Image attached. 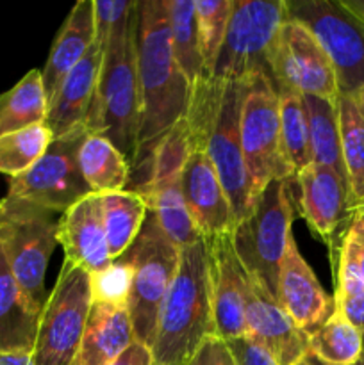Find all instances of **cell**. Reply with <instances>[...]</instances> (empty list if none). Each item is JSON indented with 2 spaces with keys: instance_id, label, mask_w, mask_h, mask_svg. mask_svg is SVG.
I'll return each mask as SVG.
<instances>
[{
  "instance_id": "cell-42",
  "label": "cell",
  "mask_w": 364,
  "mask_h": 365,
  "mask_svg": "<svg viewBox=\"0 0 364 365\" xmlns=\"http://www.w3.org/2000/svg\"><path fill=\"white\" fill-rule=\"evenodd\" d=\"M350 227L355 228L359 234L364 235V209H357L352 212V220H350Z\"/></svg>"
},
{
  "instance_id": "cell-6",
  "label": "cell",
  "mask_w": 364,
  "mask_h": 365,
  "mask_svg": "<svg viewBox=\"0 0 364 365\" xmlns=\"http://www.w3.org/2000/svg\"><path fill=\"white\" fill-rule=\"evenodd\" d=\"M239 135L253 207L270 182L295 180L282 150L278 93L264 71H253L241 81Z\"/></svg>"
},
{
  "instance_id": "cell-17",
  "label": "cell",
  "mask_w": 364,
  "mask_h": 365,
  "mask_svg": "<svg viewBox=\"0 0 364 365\" xmlns=\"http://www.w3.org/2000/svg\"><path fill=\"white\" fill-rule=\"evenodd\" d=\"M277 302L307 335L314 334L335 310L334 298L323 291L293 235L278 269Z\"/></svg>"
},
{
  "instance_id": "cell-16",
  "label": "cell",
  "mask_w": 364,
  "mask_h": 365,
  "mask_svg": "<svg viewBox=\"0 0 364 365\" xmlns=\"http://www.w3.org/2000/svg\"><path fill=\"white\" fill-rule=\"evenodd\" d=\"M246 337L275 356L278 365H295L309 353V335L300 330L273 294L246 274Z\"/></svg>"
},
{
  "instance_id": "cell-21",
  "label": "cell",
  "mask_w": 364,
  "mask_h": 365,
  "mask_svg": "<svg viewBox=\"0 0 364 365\" xmlns=\"http://www.w3.org/2000/svg\"><path fill=\"white\" fill-rule=\"evenodd\" d=\"M102 56V46L93 41L88 53L64 77L57 93L50 100L45 123L54 138H61L79 125H84L98 84Z\"/></svg>"
},
{
  "instance_id": "cell-20",
  "label": "cell",
  "mask_w": 364,
  "mask_h": 365,
  "mask_svg": "<svg viewBox=\"0 0 364 365\" xmlns=\"http://www.w3.org/2000/svg\"><path fill=\"white\" fill-rule=\"evenodd\" d=\"M57 241L63 246L64 259L81 266L89 274L102 273L113 264L107 248L100 195L91 192L63 212Z\"/></svg>"
},
{
  "instance_id": "cell-11",
  "label": "cell",
  "mask_w": 364,
  "mask_h": 365,
  "mask_svg": "<svg viewBox=\"0 0 364 365\" xmlns=\"http://www.w3.org/2000/svg\"><path fill=\"white\" fill-rule=\"evenodd\" d=\"M288 16L316 38L330 59L339 95L364 88V21L343 0H285Z\"/></svg>"
},
{
  "instance_id": "cell-23",
  "label": "cell",
  "mask_w": 364,
  "mask_h": 365,
  "mask_svg": "<svg viewBox=\"0 0 364 365\" xmlns=\"http://www.w3.org/2000/svg\"><path fill=\"white\" fill-rule=\"evenodd\" d=\"M134 341L127 307L93 303L71 365H111Z\"/></svg>"
},
{
  "instance_id": "cell-46",
  "label": "cell",
  "mask_w": 364,
  "mask_h": 365,
  "mask_svg": "<svg viewBox=\"0 0 364 365\" xmlns=\"http://www.w3.org/2000/svg\"><path fill=\"white\" fill-rule=\"evenodd\" d=\"M350 365H364V353H363V356H360V359L357 360V362H353V364H350Z\"/></svg>"
},
{
  "instance_id": "cell-2",
  "label": "cell",
  "mask_w": 364,
  "mask_h": 365,
  "mask_svg": "<svg viewBox=\"0 0 364 365\" xmlns=\"http://www.w3.org/2000/svg\"><path fill=\"white\" fill-rule=\"evenodd\" d=\"M241 82L200 77L191 89L186 123L189 143L209 157L221 182L236 225L252 210L248 177L239 135Z\"/></svg>"
},
{
  "instance_id": "cell-9",
  "label": "cell",
  "mask_w": 364,
  "mask_h": 365,
  "mask_svg": "<svg viewBox=\"0 0 364 365\" xmlns=\"http://www.w3.org/2000/svg\"><path fill=\"white\" fill-rule=\"evenodd\" d=\"M285 20V0H232L227 34L211 77L241 82L253 71H264L270 77Z\"/></svg>"
},
{
  "instance_id": "cell-4",
  "label": "cell",
  "mask_w": 364,
  "mask_h": 365,
  "mask_svg": "<svg viewBox=\"0 0 364 365\" xmlns=\"http://www.w3.org/2000/svg\"><path fill=\"white\" fill-rule=\"evenodd\" d=\"M216 335L206 239L181 250V262L161 307L152 355L156 365H189L202 342Z\"/></svg>"
},
{
  "instance_id": "cell-14",
  "label": "cell",
  "mask_w": 364,
  "mask_h": 365,
  "mask_svg": "<svg viewBox=\"0 0 364 365\" xmlns=\"http://www.w3.org/2000/svg\"><path fill=\"white\" fill-rule=\"evenodd\" d=\"M277 93L291 91L338 100V78L330 59L300 21L288 16L270 68Z\"/></svg>"
},
{
  "instance_id": "cell-44",
  "label": "cell",
  "mask_w": 364,
  "mask_h": 365,
  "mask_svg": "<svg viewBox=\"0 0 364 365\" xmlns=\"http://www.w3.org/2000/svg\"><path fill=\"white\" fill-rule=\"evenodd\" d=\"M352 98H353V102H355V106H357V109H359V113L363 114V118H364V88L359 89V91H357V93H353Z\"/></svg>"
},
{
  "instance_id": "cell-40",
  "label": "cell",
  "mask_w": 364,
  "mask_h": 365,
  "mask_svg": "<svg viewBox=\"0 0 364 365\" xmlns=\"http://www.w3.org/2000/svg\"><path fill=\"white\" fill-rule=\"evenodd\" d=\"M345 239L350 245V248H352L353 255H355L357 267H359L360 277H363L364 280V235L359 234L355 228L348 227V230L345 232Z\"/></svg>"
},
{
  "instance_id": "cell-29",
  "label": "cell",
  "mask_w": 364,
  "mask_h": 365,
  "mask_svg": "<svg viewBox=\"0 0 364 365\" xmlns=\"http://www.w3.org/2000/svg\"><path fill=\"white\" fill-rule=\"evenodd\" d=\"M164 2H166L173 57L193 89L196 81L203 75L195 2L193 0H164Z\"/></svg>"
},
{
  "instance_id": "cell-36",
  "label": "cell",
  "mask_w": 364,
  "mask_h": 365,
  "mask_svg": "<svg viewBox=\"0 0 364 365\" xmlns=\"http://www.w3.org/2000/svg\"><path fill=\"white\" fill-rule=\"evenodd\" d=\"M136 0H93L95 14V41L106 45L113 29L136 9Z\"/></svg>"
},
{
  "instance_id": "cell-37",
  "label": "cell",
  "mask_w": 364,
  "mask_h": 365,
  "mask_svg": "<svg viewBox=\"0 0 364 365\" xmlns=\"http://www.w3.org/2000/svg\"><path fill=\"white\" fill-rule=\"evenodd\" d=\"M225 342L234 356L236 365H278L275 356L264 346L246 335Z\"/></svg>"
},
{
  "instance_id": "cell-12",
  "label": "cell",
  "mask_w": 364,
  "mask_h": 365,
  "mask_svg": "<svg viewBox=\"0 0 364 365\" xmlns=\"http://www.w3.org/2000/svg\"><path fill=\"white\" fill-rule=\"evenodd\" d=\"M189 148L188 123L181 120L157 145L145 184L134 189L143 196L150 212L156 214L164 234L181 250L203 239L189 216L181 189Z\"/></svg>"
},
{
  "instance_id": "cell-10",
  "label": "cell",
  "mask_w": 364,
  "mask_h": 365,
  "mask_svg": "<svg viewBox=\"0 0 364 365\" xmlns=\"http://www.w3.org/2000/svg\"><path fill=\"white\" fill-rule=\"evenodd\" d=\"M93 305L91 274L64 259L56 285L41 310L34 365H71Z\"/></svg>"
},
{
  "instance_id": "cell-35",
  "label": "cell",
  "mask_w": 364,
  "mask_h": 365,
  "mask_svg": "<svg viewBox=\"0 0 364 365\" xmlns=\"http://www.w3.org/2000/svg\"><path fill=\"white\" fill-rule=\"evenodd\" d=\"M132 264L125 255L113 260L102 273L91 274L93 303H111L127 307L128 292L132 284Z\"/></svg>"
},
{
  "instance_id": "cell-19",
  "label": "cell",
  "mask_w": 364,
  "mask_h": 365,
  "mask_svg": "<svg viewBox=\"0 0 364 365\" xmlns=\"http://www.w3.org/2000/svg\"><path fill=\"white\" fill-rule=\"evenodd\" d=\"M300 207L309 227L334 250L339 230L352 220L350 191L334 170L310 164L296 175Z\"/></svg>"
},
{
  "instance_id": "cell-33",
  "label": "cell",
  "mask_w": 364,
  "mask_h": 365,
  "mask_svg": "<svg viewBox=\"0 0 364 365\" xmlns=\"http://www.w3.org/2000/svg\"><path fill=\"white\" fill-rule=\"evenodd\" d=\"M54 135L46 123L32 125L24 130L0 138V173L9 178L25 173L46 152Z\"/></svg>"
},
{
  "instance_id": "cell-43",
  "label": "cell",
  "mask_w": 364,
  "mask_h": 365,
  "mask_svg": "<svg viewBox=\"0 0 364 365\" xmlns=\"http://www.w3.org/2000/svg\"><path fill=\"white\" fill-rule=\"evenodd\" d=\"M343 4H345V6L348 7V9L352 11V13L355 14L359 20L364 21V2L363 0H343Z\"/></svg>"
},
{
  "instance_id": "cell-26",
  "label": "cell",
  "mask_w": 364,
  "mask_h": 365,
  "mask_svg": "<svg viewBox=\"0 0 364 365\" xmlns=\"http://www.w3.org/2000/svg\"><path fill=\"white\" fill-rule=\"evenodd\" d=\"M79 170L95 195L125 191L131 178V164L120 150L96 134H88L79 148Z\"/></svg>"
},
{
  "instance_id": "cell-32",
  "label": "cell",
  "mask_w": 364,
  "mask_h": 365,
  "mask_svg": "<svg viewBox=\"0 0 364 365\" xmlns=\"http://www.w3.org/2000/svg\"><path fill=\"white\" fill-rule=\"evenodd\" d=\"M278 106H280L282 150L296 178L300 171L313 164L302 95L291 91L278 93Z\"/></svg>"
},
{
  "instance_id": "cell-30",
  "label": "cell",
  "mask_w": 364,
  "mask_h": 365,
  "mask_svg": "<svg viewBox=\"0 0 364 365\" xmlns=\"http://www.w3.org/2000/svg\"><path fill=\"white\" fill-rule=\"evenodd\" d=\"M339 135L352 210L364 200V118L352 96H338Z\"/></svg>"
},
{
  "instance_id": "cell-18",
  "label": "cell",
  "mask_w": 364,
  "mask_h": 365,
  "mask_svg": "<svg viewBox=\"0 0 364 365\" xmlns=\"http://www.w3.org/2000/svg\"><path fill=\"white\" fill-rule=\"evenodd\" d=\"M181 189L189 216L203 237L234 232L236 221L231 203L209 157L200 146L191 145L189 148L182 170Z\"/></svg>"
},
{
  "instance_id": "cell-41",
  "label": "cell",
  "mask_w": 364,
  "mask_h": 365,
  "mask_svg": "<svg viewBox=\"0 0 364 365\" xmlns=\"http://www.w3.org/2000/svg\"><path fill=\"white\" fill-rule=\"evenodd\" d=\"M0 365H34V360L27 351H0Z\"/></svg>"
},
{
  "instance_id": "cell-47",
  "label": "cell",
  "mask_w": 364,
  "mask_h": 365,
  "mask_svg": "<svg viewBox=\"0 0 364 365\" xmlns=\"http://www.w3.org/2000/svg\"><path fill=\"white\" fill-rule=\"evenodd\" d=\"M357 209H364V200H363V202H360V203H359V205H357V207H355V209H353V210H357ZM353 210H352V212H353Z\"/></svg>"
},
{
  "instance_id": "cell-1",
  "label": "cell",
  "mask_w": 364,
  "mask_h": 365,
  "mask_svg": "<svg viewBox=\"0 0 364 365\" xmlns=\"http://www.w3.org/2000/svg\"><path fill=\"white\" fill-rule=\"evenodd\" d=\"M138 77L141 95L138 157L131 175H139L141 187L146 182L150 160L164 135L184 120L188 113L191 86L186 81L173 57L164 0L138 2ZM131 189V191H134Z\"/></svg>"
},
{
  "instance_id": "cell-38",
  "label": "cell",
  "mask_w": 364,
  "mask_h": 365,
  "mask_svg": "<svg viewBox=\"0 0 364 365\" xmlns=\"http://www.w3.org/2000/svg\"><path fill=\"white\" fill-rule=\"evenodd\" d=\"M189 365H236L227 342L218 335H211L198 348Z\"/></svg>"
},
{
  "instance_id": "cell-25",
  "label": "cell",
  "mask_w": 364,
  "mask_h": 365,
  "mask_svg": "<svg viewBox=\"0 0 364 365\" xmlns=\"http://www.w3.org/2000/svg\"><path fill=\"white\" fill-rule=\"evenodd\" d=\"M302 103L303 110H305L307 128H309L313 164L330 168L348 185V178H346V170L345 164H343L341 153L338 100L302 95Z\"/></svg>"
},
{
  "instance_id": "cell-45",
  "label": "cell",
  "mask_w": 364,
  "mask_h": 365,
  "mask_svg": "<svg viewBox=\"0 0 364 365\" xmlns=\"http://www.w3.org/2000/svg\"><path fill=\"white\" fill-rule=\"evenodd\" d=\"M295 365H323V364H321L318 359H314V356L310 355V353H307V355L303 356V359L300 360L298 364H295Z\"/></svg>"
},
{
  "instance_id": "cell-5",
  "label": "cell",
  "mask_w": 364,
  "mask_h": 365,
  "mask_svg": "<svg viewBox=\"0 0 364 365\" xmlns=\"http://www.w3.org/2000/svg\"><path fill=\"white\" fill-rule=\"evenodd\" d=\"M54 214V210L25 200L11 196L0 200V248L29 305L39 316L49 298L46 266L59 245V220Z\"/></svg>"
},
{
  "instance_id": "cell-15",
  "label": "cell",
  "mask_w": 364,
  "mask_h": 365,
  "mask_svg": "<svg viewBox=\"0 0 364 365\" xmlns=\"http://www.w3.org/2000/svg\"><path fill=\"white\" fill-rule=\"evenodd\" d=\"M209 253V277L216 335L232 341L246 335V271L234 248L232 234L203 237Z\"/></svg>"
},
{
  "instance_id": "cell-31",
  "label": "cell",
  "mask_w": 364,
  "mask_h": 365,
  "mask_svg": "<svg viewBox=\"0 0 364 365\" xmlns=\"http://www.w3.org/2000/svg\"><path fill=\"white\" fill-rule=\"evenodd\" d=\"M309 353L325 365H350L363 356V337L334 310V314L309 335Z\"/></svg>"
},
{
  "instance_id": "cell-13",
  "label": "cell",
  "mask_w": 364,
  "mask_h": 365,
  "mask_svg": "<svg viewBox=\"0 0 364 365\" xmlns=\"http://www.w3.org/2000/svg\"><path fill=\"white\" fill-rule=\"evenodd\" d=\"M88 134V128L79 125L68 134L54 138L34 166L9 178L7 196L63 214L91 195V189L79 170L77 159L79 148Z\"/></svg>"
},
{
  "instance_id": "cell-3",
  "label": "cell",
  "mask_w": 364,
  "mask_h": 365,
  "mask_svg": "<svg viewBox=\"0 0 364 365\" xmlns=\"http://www.w3.org/2000/svg\"><path fill=\"white\" fill-rule=\"evenodd\" d=\"M138 6L102 46V66L84 127L113 143L132 166L138 157L141 95L138 77Z\"/></svg>"
},
{
  "instance_id": "cell-8",
  "label": "cell",
  "mask_w": 364,
  "mask_h": 365,
  "mask_svg": "<svg viewBox=\"0 0 364 365\" xmlns=\"http://www.w3.org/2000/svg\"><path fill=\"white\" fill-rule=\"evenodd\" d=\"M289 182L273 180L253 202L252 210L232 232L234 248L246 274L277 298L278 269L291 239L293 203Z\"/></svg>"
},
{
  "instance_id": "cell-7",
  "label": "cell",
  "mask_w": 364,
  "mask_h": 365,
  "mask_svg": "<svg viewBox=\"0 0 364 365\" xmlns=\"http://www.w3.org/2000/svg\"><path fill=\"white\" fill-rule=\"evenodd\" d=\"M123 255L134 269L127 299L134 341L152 348L161 307L181 262V248L164 234L156 214L148 210L141 232Z\"/></svg>"
},
{
  "instance_id": "cell-34",
  "label": "cell",
  "mask_w": 364,
  "mask_h": 365,
  "mask_svg": "<svg viewBox=\"0 0 364 365\" xmlns=\"http://www.w3.org/2000/svg\"><path fill=\"white\" fill-rule=\"evenodd\" d=\"M196 24H198L200 53H202L203 75L211 77L218 53L227 34L232 13V0H196Z\"/></svg>"
},
{
  "instance_id": "cell-22",
  "label": "cell",
  "mask_w": 364,
  "mask_h": 365,
  "mask_svg": "<svg viewBox=\"0 0 364 365\" xmlns=\"http://www.w3.org/2000/svg\"><path fill=\"white\" fill-rule=\"evenodd\" d=\"M93 41H95L93 0H79L71 7L61 31L57 32L52 48H50L49 59H46L45 68L41 70L43 88H45L49 103L57 93V89H59L64 77L88 53Z\"/></svg>"
},
{
  "instance_id": "cell-27",
  "label": "cell",
  "mask_w": 364,
  "mask_h": 365,
  "mask_svg": "<svg viewBox=\"0 0 364 365\" xmlns=\"http://www.w3.org/2000/svg\"><path fill=\"white\" fill-rule=\"evenodd\" d=\"M49 100L43 88L41 70H29L16 84L0 93V138L45 123Z\"/></svg>"
},
{
  "instance_id": "cell-39",
  "label": "cell",
  "mask_w": 364,
  "mask_h": 365,
  "mask_svg": "<svg viewBox=\"0 0 364 365\" xmlns=\"http://www.w3.org/2000/svg\"><path fill=\"white\" fill-rule=\"evenodd\" d=\"M111 365H156V360H153L150 346L132 341L128 348Z\"/></svg>"
},
{
  "instance_id": "cell-24",
  "label": "cell",
  "mask_w": 364,
  "mask_h": 365,
  "mask_svg": "<svg viewBox=\"0 0 364 365\" xmlns=\"http://www.w3.org/2000/svg\"><path fill=\"white\" fill-rule=\"evenodd\" d=\"M39 314L32 310L0 248V351H34Z\"/></svg>"
},
{
  "instance_id": "cell-28",
  "label": "cell",
  "mask_w": 364,
  "mask_h": 365,
  "mask_svg": "<svg viewBox=\"0 0 364 365\" xmlns=\"http://www.w3.org/2000/svg\"><path fill=\"white\" fill-rule=\"evenodd\" d=\"M102 200L103 228L111 259L116 260L136 241L145 223L146 207L141 195L134 191H120L100 195Z\"/></svg>"
}]
</instances>
